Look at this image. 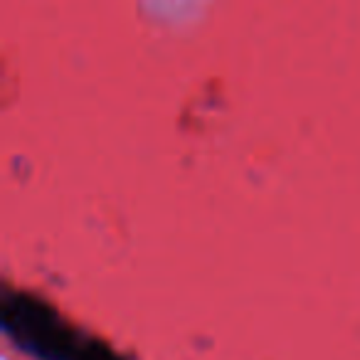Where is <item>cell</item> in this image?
Returning <instances> with one entry per match:
<instances>
[{
	"label": "cell",
	"instance_id": "obj_2",
	"mask_svg": "<svg viewBox=\"0 0 360 360\" xmlns=\"http://www.w3.org/2000/svg\"><path fill=\"white\" fill-rule=\"evenodd\" d=\"M70 360H121V358L101 343H84V345H77Z\"/></svg>",
	"mask_w": 360,
	"mask_h": 360
},
{
	"label": "cell",
	"instance_id": "obj_1",
	"mask_svg": "<svg viewBox=\"0 0 360 360\" xmlns=\"http://www.w3.org/2000/svg\"><path fill=\"white\" fill-rule=\"evenodd\" d=\"M6 328L18 345L42 360H70L77 345L70 333L52 321L50 314L32 304H13L6 311Z\"/></svg>",
	"mask_w": 360,
	"mask_h": 360
}]
</instances>
